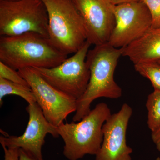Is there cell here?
<instances>
[{
  "instance_id": "cell-1",
  "label": "cell",
  "mask_w": 160,
  "mask_h": 160,
  "mask_svg": "<svg viewBox=\"0 0 160 160\" xmlns=\"http://www.w3.org/2000/svg\"><path fill=\"white\" fill-rule=\"evenodd\" d=\"M123 48H116L106 43L95 46L89 50L86 62L90 78L86 91L77 100V108L72 121L78 122L89 114L92 102L100 98L117 99L121 97L122 89L114 79Z\"/></svg>"
},
{
  "instance_id": "cell-2",
  "label": "cell",
  "mask_w": 160,
  "mask_h": 160,
  "mask_svg": "<svg viewBox=\"0 0 160 160\" xmlns=\"http://www.w3.org/2000/svg\"><path fill=\"white\" fill-rule=\"evenodd\" d=\"M67 56L49 38L36 32L0 38V62L17 71L29 67L53 68Z\"/></svg>"
},
{
  "instance_id": "cell-3",
  "label": "cell",
  "mask_w": 160,
  "mask_h": 160,
  "mask_svg": "<svg viewBox=\"0 0 160 160\" xmlns=\"http://www.w3.org/2000/svg\"><path fill=\"white\" fill-rule=\"evenodd\" d=\"M111 115L108 105L101 102L81 121L63 123L58 127V134L65 143V157L78 160L86 155L97 154L102 143L103 125Z\"/></svg>"
},
{
  "instance_id": "cell-4",
  "label": "cell",
  "mask_w": 160,
  "mask_h": 160,
  "mask_svg": "<svg viewBox=\"0 0 160 160\" xmlns=\"http://www.w3.org/2000/svg\"><path fill=\"white\" fill-rule=\"evenodd\" d=\"M48 12L49 38L63 53H75L87 41L82 19L72 0H42Z\"/></svg>"
},
{
  "instance_id": "cell-5",
  "label": "cell",
  "mask_w": 160,
  "mask_h": 160,
  "mask_svg": "<svg viewBox=\"0 0 160 160\" xmlns=\"http://www.w3.org/2000/svg\"><path fill=\"white\" fill-rule=\"evenodd\" d=\"M48 12L42 0L0 1V35L14 36L27 32L49 38Z\"/></svg>"
},
{
  "instance_id": "cell-6",
  "label": "cell",
  "mask_w": 160,
  "mask_h": 160,
  "mask_svg": "<svg viewBox=\"0 0 160 160\" xmlns=\"http://www.w3.org/2000/svg\"><path fill=\"white\" fill-rule=\"evenodd\" d=\"M91 45L86 41L71 57L56 67L33 68L52 86L77 100L86 91L90 78L86 59Z\"/></svg>"
},
{
  "instance_id": "cell-7",
  "label": "cell",
  "mask_w": 160,
  "mask_h": 160,
  "mask_svg": "<svg viewBox=\"0 0 160 160\" xmlns=\"http://www.w3.org/2000/svg\"><path fill=\"white\" fill-rule=\"evenodd\" d=\"M18 71L29 84L36 102L52 125L59 127L69 114L75 112L76 99L52 86L34 68H23Z\"/></svg>"
},
{
  "instance_id": "cell-8",
  "label": "cell",
  "mask_w": 160,
  "mask_h": 160,
  "mask_svg": "<svg viewBox=\"0 0 160 160\" xmlns=\"http://www.w3.org/2000/svg\"><path fill=\"white\" fill-rule=\"evenodd\" d=\"M115 26L108 43L122 48L141 37L152 26L147 6L140 0L114 6Z\"/></svg>"
},
{
  "instance_id": "cell-9",
  "label": "cell",
  "mask_w": 160,
  "mask_h": 160,
  "mask_svg": "<svg viewBox=\"0 0 160 160\" xmlns=\"http://www.w3.org/2000/svg\"><path fill=\"white\" fill-rule=\"evenodd\" d=\"M26 109L29 120L24 133L20 136H1L0 143L8 148H21L38 160H43L42 150L45 138L48 134L58 137V127L47 121L36 102L29 104Z\"/></svg>"
},
{
  "instance_id": "cell-10",
  "label": "cell",
  "mask_w": 160,
  "mask_h": 160,
  "mask_svg": "<svg viewBox=\"0 0 160 160\" xmlns=\"http://www.w3.org/2000/svg\"><path fill=\"white\" fill-rule=\"evenodd\" d=\"M81 17L87 41L94 46L108 43L115 26L114 5L108 0H72Z\"/></svg>"
},
{
  "instance_id": "cell-11",
  "label": "cell",
  "mask_w": 160,
  "mask_h": 160,
  "mask_svg": "<svg viewBox=\"0 0 160 160\" xmlns=\"http://www.w3.org/2000/svg\"><path fill=\"white\" fill-rule=\"evenodd\" d=\"M132 113L131 106L125 103L106 120L102 127V143L96 160H132V149L127 145L126 136Z\"/></svg>"
},
{
  "instance_id": "cell-12",
  "label": "cell",
  "mask_w": 160,
  "mask_h": 160,
  "mask_svg": "<svg viewBox=\"0 0 160 160\" xmlns=\"http://www.w3.org/2000/svg\"><path fill=\"white\" fill-rule=\"evenodd\" d=\"M123 48L122 56L133 64L160 61V27L150 28L138 39Z\"/></svg>"
},
{
  "instance_id": "cell-13",
  "label": "cell",
  "mask_w": 160,
  "mask_h": 160,
  "mask_svg": "<svg viewBox=\"0 0 160 160\" xmlns=\"http://www.w3.org/2000/svg\"><path fill=\"white\" fill-rule=\"evenodd\" d=\"M11 94L18 96L24 99L29 104L36 102L34 95L29 87L0 78L1 106L3 103V98L6 95Z\"/></svg>"
},
{
  "instance_id": "cell-14",
  "label": "cell",
  "mask_w": 160,
  "mask_h": 160,
  "mask_svg": "<svg viewBox=\"0 0 160 160\" xmlns=\"http://www.w3.org/2000/svg\"><path fill=\"white\" fill-rule=\"evenodd\" d=\"M147 125L151 132L160 127V91L154 90L148 95L146 103Z\"/></svg>"
},
{
  "instance_id": "cell-15",
  "label": "cell",
  "mask_w": 160,
  "mask_h": 160,
  "mask_svg": "<svg viewBox=\"0 0 160 160\" xmlns=\"http://www.w3.org/2000/svg\"><path fill=\"white\" fill-rule=\"evenodd\" d=\"M134 69L141 75L149 79L154 90L160 91V63L146 62L134 64Z\"/></svg>"
},
{
  "instance_id": "cell-16",
  "label": "cell",
  "mask_w": 160,
  "mask_h": 160,
  "mask_svg": "<svg viewBox=\"0 0 160 160\" xmlns=\"http://www.w3.org/2000/svg\"><path fill=\"white\" fill-rule=\"evenodd\" d=\"M0 78L30 88L27 81L19 74L17 70L9 67L2 62H0Z\"/></svg>"
},
{
  "instance_id": "cell-17",
  "label": "cell",
  "mask_w": 160,
  "mask_h": 160,
  "mask_svg": "<svg viewBox=\"0 0 160 160\" xmlns=\"http://www.w3.org/2000/svg\"><path fill=\"white\" fill-rule=\"evenodd\" d=\"M147 6L152 18V28L160 27V0H142Z\"/></svg>"
},
{
  "instance_id": "cell-18",
  "label": "cell",
  "mask_w": 160,
  "mask_h": 160,
  "mask_svg": "<svg viewBox=\"0 0 160 160\" xmlns=\"http://www.w3.org/2000/svg\"><path fill=\"white\" fill-rule=\"evenodd\" d=\"M1 145L5 153L4 160H19V148H8L4 144Z\"/></svg>"
},
{
  "instance_id": "cell-19",
  "label": "cell",
  "mask_w": 160,
  "mask_h": 160,
  "mask_svg": "<svg viewBox=\"0 0 160 160\" xmlns=\"http://www.w3.org/2000/svg\"><path fill=\"white\" fill-rule=\"evenodd\" d=\"M151 138L157 149L160 152V127L155 131L152 132Z\"/></svg>"
},
{
  "instance_id": "cell-20",
  "label": "cell",
  "mask_w": 160,
  "mask_h": 160,
  "mask_svg": "<svg viewBox=\"0 0 160 160\" xmlns=\"http://www.w3.org/2000/svg\"><path fill=\"white\" fill-rule=\"evenodd\" d=\"M19 160H38L23 149L19 148Z\"/></svg>"
},
{
  "instance_id": "cell-21",
  "label": "cell",
  "mask_w": 160,
  "mask_h": 160,
  "mask_svg": "<svg viewBox=\"0 0 160 160\" xmlns=\"http://www.w3.org/2000/svg\"><path fill=\"white\" fill-rule=\"evenodd\" d=\"M108 1L114 6L120 5L129 2H132V1H137V0H108Z\"/></svg>"
},
{
  "instance_id": "cell-22",
  "label": "cell",
  "mask_w": 160,
  "mask_h": 160,
  "mask_svg": "<svg viewBox=\"0 0 160 160\" xmlns=\"http://www.w3.org/2000/svg\"><path fill=\"white\" fill-rule=\"evenodd\" d=\"M21 0H0V1H4V2H17Z\"/></svg>"
},
{
  "instance_id": "cell-23",
  "label": "cell",
  "mask_w": 160,
  "mask_h": 160,
  "mask_svg": "<svg viewBox=\"0 0 160 160\" xmlns=\"http://www.w3.org/2000/svg\"><path fill=\"white\" fill-rule=\"evenodd\" d=\"M156 160H160V157H158Z\"/></svg>"
},
{
  "instance_id": "cell-24",
  "label": "cell",
  "mask_w": 160,
  "mask_h": 160,
  "mask_svg": "<svg viewBox=\"0 0 160 160\" xmlns=\"http://www.w3.org/2000/svg\"><path fill=\"white\" fill-rule=\"evenodd\" d=\"M158 62L159 63H160V61H158Z\"/></svg>"
},
{
  "instance_id": "cell-25",
  "label": "cell",
  "mask_w": 160,
  "mask_h": 160,
  "mask_svg": "<svg viewBox=\"0 0 160 160\" xmlns=\"http://www.w3.org/2000/svg\"><path fill=\"white\" fill-rule=\"evenodd\" d=\"M140 1H142V0H140Z\"/></svg>"
}]
</instances>
